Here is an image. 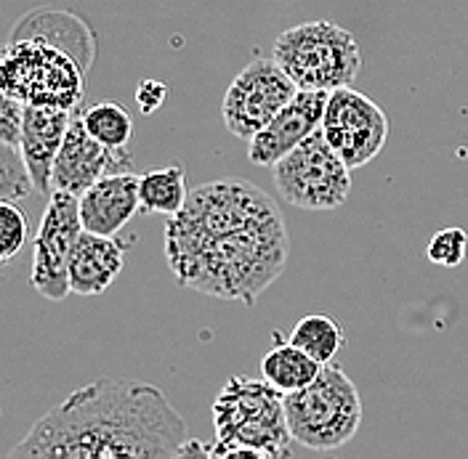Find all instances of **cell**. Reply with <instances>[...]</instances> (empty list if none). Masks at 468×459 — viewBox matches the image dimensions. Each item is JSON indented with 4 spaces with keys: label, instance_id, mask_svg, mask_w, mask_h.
<instances>
[{
    "label": "cell",
    "instance_id": "277c9868",
    "mask_svg": "<svg viewBox=\"0 0 468 459\" xmlns=\"http://www.w3.org/2000/svg\"><path fill=\"white\" fill-rule=\"evenodd\" d=\"M86 64L64 46L35 35H14L3 51V93L35 107L75 112L86 93Z\"/></svg>",
    "mask_w": 468,
    "mask_h": 459
},
{
    "label": "cell",
    "instance_id": "8fae6325",
    "mask_svg": "<svg viewBox=\"0 0 468 459\" xmlns=\"http://www.w3.org/2000/svg\"><path fill=\"white\" fill-rule=\"evenodd\" d=\"M122 171H131V154H125V149H110L96 141L86 130L80 115H75L54 162L51 192L83 197L96 181Z\"/></svg>",
    "mask_w": 468,
    "mask_h": 459
},
{
    "label": "cell",
    "instance_id": "6da1fadb",
    "mask_svg": "<svg viewBox=\"0 0 468 459\" xmlns=\"http://www.w3.org/2000/svg\"><path fill=\"white\" fill-rule=\"evenodd\" d=\"M285 215L245 178L210 181L189 192L168 218L165 258L184 287L253 306L285 271Z\"/></svg>",
    "mask_w": 468,
    "mask_h": 459
},
{
    "label": "cell",
    "instance_id": "5b68a950",
    "mask_svg": "<svg viewBox=\"0 0 468 459\" xmlns=\"http://www.w3.org/2000/svg\"><path fill=\"white\" fill-rule=\"evenodd\" d=\"M285 414L295 443L314 452H335L362 425V396L341 367L324 364L314 382L285 393Z\"/></svg>",
    "mask_w": 468,
    "mask_h": 459
},
{
    "label": "cell",
    "instance_id": "ac0fdd59",
    "mask_svg": "<svg viewBox=\"0 0 468 459\" xmlns=\"http://www.w3.org/2000/svg\"><path fill=\"white\" fill-rule=\"evenodd\" d=\"M291 343L317 359L322 367L333 364L335 353L344 348V329L335 318L327 314L303 316L291 332Z\"/></svg>",
    "mask_w": 468,
    "mask_h": 459
},
{
    "label": "cell",
    "instance_id": "cb8c5ba5",
    "mask_svg": "<svg viewBox=\"0 0 468 459\" xmlns=\"http://www.w3.org/2000/svg\"><path fill=\"white\" fill-rule=\"evenodd\" d=\"M165 96H168V88L157 83V80H142L139 88H136V101H139V110L144 115L154 112L165 101Z\"/></svg>",
    "mask_w": 468,
    "mask_h": 459
},
{
    "label": "cell",
    "instance_id": "5bb4252c",
    "mask_svg": "<svg viewBox=\"0 0 468 459\" xmlns=\"http://www.w3.org/2000/svg\"><path fill=\"white\" fill-rule=\"evenodd\" d=\"M142 210L139 175L131 171L112 172L96 181L80 197V221L83 229L104 236H115L128 221Z\"/></svg>",
    "mask_w": 468,
    "mask_h": 459
},
{
    "label": "cell",
    "instance_id": "7c38bea8",
    "mask_svg": "<svg viewBox=\"0 0 468 459\" xmlns=\"http://www.w3.org/2000/svg\"><path fill=\"white\" fill-rule=\"evenodd\" d=\"M327 96L330 90H298L291 104L248 141V160L261 168H274L288 151L320 130Z\"/></svg>",
    "mask_w": 468,
    "mask_h": 459
},
{
    "label": "cell",
    "instance_id": "44dd1931",
    "mask_svg": "<svg viewBox=\"0 0 468 459\" xmlns=\"http://www.w3.org/2000/svg\"><path fill=\"white\" fill-rule=\"evenodd\" d=\"M468 256V231L461 226H447L437 231L426 245V258L434 266L458 268Z\"/></svg>",
    "mask_w": 468,
    "mask_h": 459
},
{
    "label": "cell",
    "instance_id": "2e32d148",
    "mask_svg": "<svg viewBox=\"0 0 468 459\" xmlns=\"http://www.w3.org/2000/svg\"><path fill=\"white\" fill-rule=\"evenodd\" d=\"M320 361L312 359L298 345H292L291 340L269 348L261 361L263 380H269L280 393H292V391L306 388L309 382H314L320 377Z\"/></svg>",
    "mask_w": 468,
    "mask_h": 459
},
{
    "label": "cell",
    "instance_id": "9c48e42d",
    "mask_svg": "<svg viewBox=\"0 0 468 459\" xmlns=\"http://www.w3.org/2000/svg\"><path fill=\"white\" fill-rule=\"evenodd\" d=\"M83 231L80 197L51 192L32 242V287L48 300H64L69 287V256Z\"/></svg>",
    "mask_w": 468,
    "mask_h": 459
},
{
    "label": "cell",
    "instance_id": "52a82bcc",
    "mask_svg": "<svg viewBox=\"0 0 468 459\" xmlns=\"http://www.w3.org/2000/svg\"><path fill=\"white\" fill-rule=\"evenodd\" d=\"M271 172L280 197L292 207L338 210L349 200L351 168L324 139L322 128L288 151Z\"/></svg>",
    "mask_w": 468,
    "mask_h": 459
},
{
    "label": "cell",
    "instance_id": "ba28073f",
    "mask_svg": "<svg viewBox=\"0 0 468 459\" xmlns=\"http://www.w3.org/2000/svg\"><path fill=\"white\" fill-rule=\"evenodd\" d=\"M298 90L301 88L292 83L277 58H253L224 93L221 117L227 130L242 141H250L280 115V110L291 104Z\"/></svg>",
    "mask_w": 468,
    "mask_h": 459
},
{
    "label": "cell",
    "instance_id": "603a6c76",
    "mask_svg": "<svg viewBox=\"0 0 468 459\" xmlns=\"http://www.w3.org/2000/svg\"><path fill=\"white\" fill-rule=\"evenodd\" d=\"M22 125H25V104L8 93L0 96V144H22Z\"/></svg>",
    "mask_w": 468,
    "mask_h": 459
},
{
    "label": "cell",
    "instance_id": "7402d4cb",
    "mask_svg": "<svg viewBox=\"0 0 468 459\" xmlns=\"http://www.w3.org/2000/svg\"><path fill=\"white\" fill-rule=\"evenodd\" d=\"M27 242V218L11 200L0 202V260L8 263Z\"/></svg>",
    "mask_w": 468,
    "mask_h": 459
},
{
    "label": "cell",
    "instance_id": "8992f818",
    "mask_svg": "<svg viewBox=\"0 0 468 459\" xmlns=\"http://www.w3.org/2000/svg\"><path fill=\"white\" fill-rule=\"evenodd\" d=\"M274 58L301 90H335L356 78L362 48L349 29L320 19L277 35Z\"/></svg>",
    "mask_w": 468,
    "mask_h": 459
},
{
    "label": "cell",
    "instance_id": "4fadbf2b",
    "mask_svg": "<svg viewBox=\"0 0 468 459\" xmlns=\"http://www.w3.org/2000/svg\"><path fill=\"white\" fill-rule=\"evenodd\" d=\"M69 110L58 107H35L25 104V125H22V144L19 151L25 157L35 192L51 194V172L58 157V149L64 144V136L72 122Z\"/></svg>",
    "mask_w": 468,
    "mask_h": 459
},
{
    "label": "cell",
    "instance_id": "d6986e66",
    "mask_svg": "<svg viewBox=\"0 0 468 459\" xmlns=\"http://www.w3.org/2000/svg\"><path fill=\"white\" fill-rule=\"evenodd\" d=\"M80 120L88 133L110 149H125L133 139V120L115 101L93 104L90 110L80 112Z\"/></svg>",
    "mask_w": 468,
    "mask_h": 459
},
{
    "label": "cell",
    "instance_id": "3957f363",
    "mask_svg": "<svg viewBox=\"0 0 468 459\" xmlns=\"http://www.w3.org/2000/svg\"><path fill=\"white\" fill-rule=\"evenodd\" d=\"M216 441L213 457H288L292 435L285 414V393L269 380L232 377L213 402Z\"/></svg>",
    "mask_w": 468,
    "mask_h": 459
},
{
    "label": "cell",
    "instance_id": "7a4b0ae2",
    "mask_svg": "<svg viewBox=\"0 0 468 459\" xmlns=\"http://www.w3.org/2000/svg\"><path fill=\"white\" fill-rule=\"evenodd\" d=\"M189 443L184 417L160 388L96 380L48 409L8 459H171L186 457Z\"/></svg>",
    "mask_w": 468,
    "mask_h": 459
},
{
    "label": "cell",
    "instance_id": "30bf717a",
    "mask_svg": "<svg viewBox=\"0 0 468 459\" xmlns=\"http://www.w3.org/2000/svg\"><path fill=\"white\" fill-rule=\"evenodd\" d=\"M322 133L354 171L373 162L386 146L388 117L367 93L354 90L351 86L335 88L327 96Z\"/></svg>",
    "mask_w": 468,
    "mask_h": 459
},
{
    "label": "cell",
    "instance_id": "e0dca14e",
    "mask_svg": "<svg viewBox=\"0 0 468 459\" xmlns=\"http://www.w3.org/2000/svg\"><path fill=\"white\" fill-rule=\"evenodd\" d=\"M139 194H142V210L144 213H160L168 218L176 215L189 197L184 165L176 162L168 168L139 175Z\"/></svg>",
    "mask_w": 468,
    "mask_h": 459
},
{
    "label": "cell",
    "instance_id": "ffe728a7",
    "mask_svg": "<svg viewBox=\"0 0 468 459\" xmlns=\"http://www.w3.org/2000/svg\"><path fill=\"white\" fill-rule=\"evenodd\" d=\"M35 189L32 175H29L25 157L16 146L3 144L0 151V194L3 200H25L29 192Z\"/></svg>",
    "mask_w": 468,
    "mask_h": 459
},
{
    "label": "cell",
    "instance_id": "9a60e30c",
    "mask_svg": "<svg viewBox=\"0 0 468 459\" xmlns=\"http://www.w3.org/2000/svg\"><path fill=\"white\" fill-rule=\"evenodd\" d=\"M125 266V247L115 236L80 231L69 256V287L75 295H101Z\"/></svg>",
    "mask_w": 468,
    "mask_h": 459
}]
</instances>
